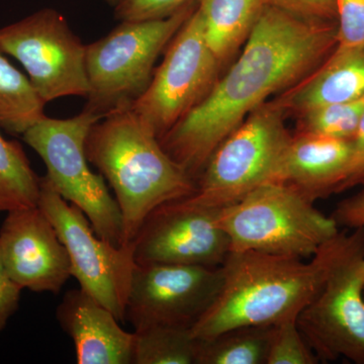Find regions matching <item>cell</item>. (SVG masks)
<instances>
[{
	"instance_id": "4",
	"label": "cell",
	"mask_w": 364,
	"mask_h": 364,
	"mask_svg": "<svg viewBox=\"0 0 364 364\" xmlns=\"http://www.w3.org/2000/svg\"><path fill=\"white\" fill-rule=\"evenodd\" d=\"M231 251L306 259L339 233V226L293 186L269 181L218 210Z\"/></svg>"
},
{
	"instance_id": "31",
	"label": "cell",
	"mask_w": 364,
	"mask_h": 364,
	"mask_svg": "<svg viewBox=\"0 0 364 364\" xmlns=\"http://www.w3.org/2000/svg\"><path fill=\"white\" fill-rule=\"evenodd\" d=\"M343 203L350 205H364V191L358 195L351 196V198L344 200Z\"/></svg>"
},
{
	"instance_id": "11",
	"label": "cell",
	"mask_w": 364,
	"mask_h": 364,
	"mask_svg": "<svg viewBox=\"0 0 364 364\" xmlns=\"http://www.w3.org/2000/svg\"><path fill=\"white\" fill-rule=\"evenodd\" d=\"M221 69L195 9L167 46L161 65L132 109L160 139L207 97Z\"/></svg>"
},
{
	"instance_id": "7",
	"label": "cell",
	"mask_w": 364,
	"mask_h": 364,
	"mask_svg": "<svg viewBox=\"0 0 364 364\" xmlns=\"http://www.w3.org/2000/svg\"><path fill=\"white\" fill-rule=\"evenodd\" d=\"M102 119L85 109L70 119L46 116L23 134V141L42 158L46 178L67 202L90 220L95 233L112 245L123 246V219L105 178L91 171L85 142L91 127Z\"/></svg>"
},
{
	"instance_id": "26",
	"label": "cell",
	"mask_w": 364,
	"mask_h": 364,
	"mask_svg": "<svg viewBox=\"0 0 364 364\" xmlns=\"http://www.w3.org/2000/svg\"><path fill=\"white\" fill-rule=\"evenodd\" d=\"M338 46L364 45V0H336Z\"/></svg>"
},
{
	"instance_id": "16",
	"label": "cell",
	"mask_w": 364,
	"mask_h": 364,
	"mask_svg": "<svg viewBox=\"0 0 364 364\" xmlns=\"http://www.w3.org/2000/svg\"><path fill=\"white\" fill-rule=\"evenodd\" d=\"M352 152V141L296 133L272 181L293 186L315 203L338 193L350 168Z\"/></svg>"
},
{
	"instance_id": "6",
	"label": "cell",
	"mask_w": 364,
	"mask_h": 364,
	"mask_svg": "<svg viewBox=\"0 0 364 364\" xmlns=\"http://www.w3.org/2000/svg\"><path fill=\"white\" fill-rule=\"evenodd\" d=\"M196 6V0L164 18L123 21L105 37L86 45L90 91L85 109L104 117L130 107L149 85L158 57Z\"/></svg>"
},
{
	"instance_id": "21",
	"label": "cell",
	"mask_w": 364,
	"mask_h": 364,
	"mask_svg": "<svg viewBox=\"0 0 364 364\" xmlns=\"http://www.w3.org/2000/svg\"><path fill=\"white\" fill-rule=\"evenodd\" d=\"M40 189L23 147L0 133V212L38 207Z\"/></svg>"
},
{
	"instance_id": "30",
	"label": "cell",
	"mask_w": 364,
	"mask_h": 364,
	"mask_svg": "<svg viewBox=\"0 0 364 364\" xmlns=\"http://www.w3.org/2000/svg\"><path fill=\"white\" fill-rule=\"evenodd\" d=\"M331 217L338 226L364 228V205H350L341 202Z\"/></svg>"
},
{
	"instance_id": "14",
	"label": "cell",
	"mask_w": 364,
	"mask_h": 364,
	"mask_svg": "<svg viewBox=\"0 0 364 364\" xmlns=\"http://www.w3.org/2000/svg\"><path fill=\"white\" fill-rule=\"evenodd\" d=\"M0 256L14 282L35 293L58 294L71 277L65 246L39 207L7 212Z\"/></svg>"
},
{
	"instance_id": "8",
	"label": "cell",
	"mask_w": 364,
	"mask_h": 364,
	"mask_svg": "<svg viewBox=\"0 0 364 364\" xmlns=\"http://www.w3.org/2000/svg\"><path fill=\"white\" fill-rule=\"evenodd\" d=\"M274 100L252 112L214 151L196 179L191 202L220 210L272 181L293 135Z\"/></svg>"
},
{
	"instance_id": "18",
	"label": "cell",
	"mask_w": 364,
	"mask_h": 364,
	"mask_svg": "<svg viewBox=\"0 0 364 364\" xmlns=\"http://www.w3.org/2000/svg\"><path fill=\"white\" fill-rule=\"evenodd\" d=\"M263 6L262 0H196L205 42L221 67L243 48Z\"/></svg>"
},
{
	"instance_id": "15",
	"label": "cell",
	"mask_w": 364,
	"mask_h": 364,
	"mask_svg": "<svg viewBox=\"0 0 364 364\" xmlns=\"http://www.w3.org/2000/svg\"><path fill=\"white\" fill-rule=\"evenodd\" d=\"M57 318L73 340L78 364H130L135 332H127L114 314L83 289L69 291Z\"/></svg>"
},
{
	"instance_id": "17",
	"label": "cell",
	"mask_w": 364,
	"mask_h": 364,
	"mask_svg": "<svg viewBox=\"0 0 364 364\" xmlns=\"http://www.w3.org/2000/svg\"><path fill=\"white\" fill-rule=\"evenodd\" d=\"M363 97L364 45H337L317 69L274 100L287 114L298 116L320 105Z\"/></svg>"
},
{
	"instance_id": "3",
	"label": "cell",
	"mask_w": 364,
	"mask_h": 364,
	"mask_svg": "<svg viewBox=\"0 0 364 364\" xmlns=\"http://www.w3.org/2000/svg\"><path fill=\"white\" fill-rule=\"evenodd\" d=\"M331 240L309 262L255 251H230L221 265L223 282L217 298L191 327L195 338H212L246 326H274L298 317L323 286Z\"/></svg>"
},
{
	"instance_id": "23",
	"label": "cell",
	"mask_w": 364,
	"mask_h": 364,
	"mask_svg": "<svg viewBox=\"0 0 364 364\" xmlns=\"http://www.w3.org/2000/svg\"><path fill=\"white\" fill-rule=\"evenodd\" d=\"M363 114L364 97L320 105L298 114L296 133L353 141Z\"/></svg>"
},
{
	"instance_id": "5",
	"label": "cell",
	"mask_w": 364,
	"mask_h": 364,
	"mask_svg": "<svg viewBox=\"0 0 364 364\" xmlns=\"http://www.w3.org/2000/svg\"><path fill=\"white\" fill-rule=\"evenodd\" d=\"M354 229L332 239L323 286L296 320L318 360L364 364V228Z\"/></svg>"
},
{
	"instance_id": "1",
	"label": "cell",
	"mask_w": 364,
	"mask_h": 364,
	"mask_svg": "<svg viewBox=\"0 0 364 364\" xmlns=\"http://www.w3.org/2000/svg\"><path fill=\"white\" fill-rule=\"evenodd\" d=\"M337 21L264 6L240 56L193 111L159 139L196 181L215 148L261 105L312 73L338 45Z\"/></svg>"
},
{
	"instance_id": "29",
	"label": "cell",
	"mask_w": 364,
	"mask_h": 364,
	"mask_svg": "<svg viewBox=\"0 0 364 364\" xmlns=\"http://www.w3.org/2000/svg\"><path fill=\"white\" fill-rule=\"evenodd\" d=\"M352 144H353V152H352L350 168L346 179L339 188L338 193L355 186H364V114Z\"/></svg>"
},
{
	"instance_id": "28",
	"label": "cell",
	"mask_w": 364,
	"mask_h": 364,
	"mask_svg": "<svg viewBox=\"0 0 364 364\" xmlns=\"http://www.w3.org/2000/svg\"><path fill=\"white\" fill-rule=\"evenodd\" d=\"M21 287L7 273L0 256V333L16 312L20 304Z\"/></svg>"
},
{
	"instance_id": "24",
	"label": "cell",
	"mask_w": 364,
	"mask_h": 364,
	"mask_svg": "<svg viewBox=\"0 0 364 364\" xmlns=\"http://www.w3.org/2000/svg\"><path fill=\"white\" fill-rule=\"evenodd\" d=\"M298 317L273 326L267 364H316L318 356L299 331Z\"/></svg>"
},
{
	"instance_id": "19",
	"label": "cell",
	"mask_w": 364,
	"mask_h": 364,
	"mask_svg": "<svg viewBox=\"0 0 364 364\" xmlns=\"http://www.w3.org/2000/svg\"><path fill=\"white\" fill-rule=\"evenodd\" d=\"M45 105L28 76L0 50V129L9 135L23 136L44 119Z\"/></svg>"
},
{
	"instance_id": "12",
	"label": "cell",
	"mask_w": 364,
	"mask_h": 364,
	"mask_svg": "<svg viewBox=\"0 0 364 364\" xmlns=\"http://www.w3.org/2000/svg\"><path fill=\"white\" fill-rule=\"evenodd\" d=\"M222 282V267L136 264L126 320L135 331L157 325L191 328L214 303Z\"/></svg>"
},
{
	"instance_id": "27",
	"label": "cell",
	"mask_w": 364,
	"mask_h": 364,
	"mask_svg": "<svg viewBox=\"0 0 364 364\" xmlns=\"http://www.w3.org/2000/svg\"><path fill=\"white\" fill-rule=\"evenodd\" d=\"M264 6L277 7L308 21H337L336 0H262Z\"/></svg>"
},
{
	"instance_id": "13",
	"label": "cell",
	"mask_w": 364,
	"mask_h": 364,
	"mask_svg": "<svg viewBox=\"0 0 364 364\" xmlns=\"http://www.w3.org/2000/svg\"><path fill=\"white\" fill-rule=\"evenodd\" d=\"M217 214L188 198L155 208L132 243L136 264L221 267L231 244Z\"/></svg>"
},
{
	"instance_id": "2",
	"label": "cell",
	"mask_w": 364,
	"mask_h": 364,
	"mask_svg": "<svg viewBox=\"0 0 364 364\" xmlns=\"http://www.w3.org/2000/svg\"><path fill=\"white\" fill-rule=\"evenodd\" d=\"M85 152L114 189L123 219V246L133 243L155 208L196 193L195 179L165 152L131 105L91 127Z\"/></svg>"
},
{
	"instance_id": "20",
	"label": "cell",
	"mask_w": 364,
	"mask_h": 364,
	"mask_svg": "<svg viewBox=\"0 0 364 364\" xmlns=\"http://www.w3.org/2000/svg\"><path fill=\"white\" fill-rule=\"evenodd\" d=\"M273 326H246L198 340L196 364H267Z\"/></svg>"
},
{
	"instance_id": "9",
	"label": "cell",
	"mask_w": 364,
	"mask_h": 364,
	"mask_svg": "<svg viewBox=\"0 0 364 364\" xmlns=\"http://www.w3.org/2000/svg\"><path fill=\"white\" fill-rule=\"evenodd\" d=\"M38 207L65 246L71 277H75L81 289L124 323L136 267L133 244L117 247L100 238L85 213L64 200L45 176L41 177Z\"/></svg>"
},
{
	"instance_id": "22",
	"label": "cell",
	"mask_w": 364,
	"mask_h": 364,
	"mask_svg": "<svg viewBox=\"0 0 364 364\" xmlns=\"http://www.w3.org/2000/svg\"><path fill=\"white\" fill-rule=\"evenodd\" d=\"M198 344L191 328L150 326L135 331L133 363L196 364Z\"/></svg>"
},
{
	"instance_id": "32",
	"label": "cell",
	"mask_w": 364,
	"mask_h": 364,
	"mask_svg": "<svg viewBox=\"0 0 364 364\" xmlns=\"http://www.w3.org/2000/svg\"><path fill=\"white\" fill-rule=\"evenodd\" d=\"M109 4H114V6H117V4H121L124 0H107Z\"/></svg>"
},
{
	"instance_id": "25",
	"label": "cell",
	"mask_w": 364,
	"mask_h": 364,
	"mask_svg": "<svg viewBox=\"0 0 364 364\" xmlns=\"http://www.w3.org/2000/svg\"><path fill=\"white\" fill-rule=\"evenodd\" d=\"M196 0H124L116 7V18L123 21L157 20L172 16Z\"/></svg>"
},
{
	"instance_id": "10",
	"label": "cell",
	"mask_w": 364,
	"mask_h": 364,
	"mask_svg": "<svg viewBox=\"0 0 364 364\" xmlns=\"http://www.w3.org/2000/svg\"><path fill=\"white\" fill-rule=\"evenodd\" d=\"M0 50L20 62L46 104L87 97L86 45L59 11L41 9L0 28Z\"/></svg>"
}]
</instances>
